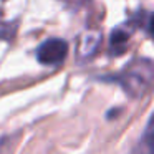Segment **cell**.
Segmentation results:
<instances>
[{
	"mask_svg": "<svg viewBox=\"0 0 154 154\" xmlns=\"http://www.w3.org/2000/svg\"><path fill=\"white\" fill-rule=\"evenodd\" d=\"M152 80V63L149 60H137L131 63L123 73L118 76V83L131 94L137 98L143 96L144 91L149 88Z\"/></svg>",
	"mask_w": 154,
	"mask_h": 154,
	"instance_id": "obj_1",
	"label": "cell"
},
{
	"mask_svg": "<svg viewBox=\"0 0 154 154\" xmlns=\"http://www.w3.org/2000/svg\"><path fill=\"white\" fill-rule=\"evenodd\" d=\"M61 2H65V4H68L70 7H75V8H78L80 5H83L86 0H61Z\"/></svg>",
	"mask_w": 154,
	"mask_h": 154,
	"instance_id": "obj_4",
	"label": "cell"
},
{
	"mask_svg": "<svg viewBox=\"0 0 154 154\" xmlns=\"http://www.w3.org/2000/svg\"><path fill=\"white\" fill-rule=\"evenodd\" d=\"M133 28H134V27H131L129 30H128L126 25H123V27L116 28V30L111 33L109 43H111V48L116 51V55H121V51L124 50V47H126V42H128V38L131 37V32H133Z\"/></svg>",
	"mask_w": 154,
	"mask_h": 154,
	"instance_id": "obj_3",
	"label": "cell"
},
{
	"mask_svg": "<svg viewBox=\"0 0 154 154\" xmlns=\"http://www.w3.org/2000/svg\"><path fill=\"white\" fill-rule=\"evenodd\" d=\"M68 55V43L61 38H50L45 40L37 50V58L40 63L53 66L65 61Z\"/></svg>",
	"mask_w": 154,
	"mask_h": 154,
	"instance_id": "obj_2",
	"label": "cell"
}]
</instances>
